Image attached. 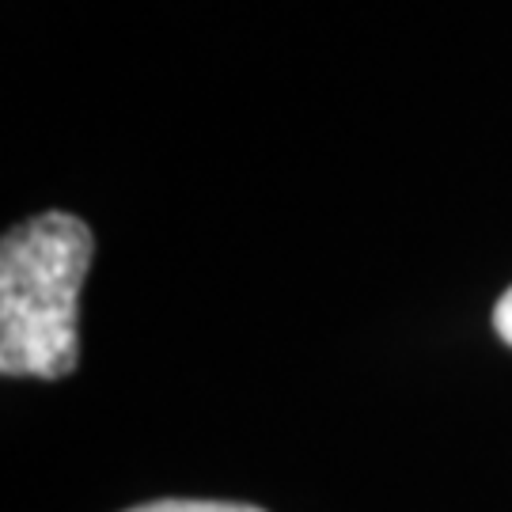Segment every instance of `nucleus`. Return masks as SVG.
<instances>
[{"label": "nucleus", "instance_id": "obj_3", "mask_svg": "<svg viewBox=\"0 0 512 512\" xmlns=\"http://www.w3.org/2000/svg\"><path fill=\"white\" fill-rule=\"evenodd\" d=\"M494 327H497V334L505 338L512 346V289L501 300H497V308H494Z\"/></svg>", "mask_w": 512, "mask_h": 512}, {"label": "nucleus", "instance_id": "obj_2", "mask_svg": "<svg viewBox=\"0 0 512 512\" xmlns=\"http://www.w3.org/2000/svg\"><path fill=\"white\" fill-rule=\"evenodd\" d=\"M126 512H262V509H255V505H236V501H183V497H167V501L133 505Z\"/></svg>", "mask_w": 512, "mask_h": 512}, {"label": "nucleus", "instance_id": "obj_1", "mask_svg": "<svg viewBox=\"0 0 512 512\" xmlns=\"http://www.w3.org/2000/svg\"><path fill=\"white\" fill-rule=\"evenodd\" d=\"M92 228L73 213H42L0 243V372L61 380L80 365V285Z\"/></svg>", "mask_w": 512, "mask_h": 512}]
</instances>
